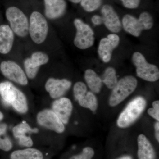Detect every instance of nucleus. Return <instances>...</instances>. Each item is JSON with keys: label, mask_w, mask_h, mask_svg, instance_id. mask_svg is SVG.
I'll return each instance as SVG.
<instances>
[{"label": "nucleus", "mask_w": 159, "mask_h": 159, "mask_svg": "<svg viewBox=\"0 0 159 159\" xmlns=\"http://www.w3.org/2000/svg\"><path fill=\"white\" fill-rule=\"evenodd\" d=\"M0 95L6 103L11 105L19 112H27L28 106L25 96L11 82L0 83Z\"/></svg>", "instance_id": "obj_1"}, {"label": "nucleus", "mask_w": 159, "mask_h": 159, "mask_svg": "<svg viewBox=\"0 0 159 159\" xmlns=\"http://www.w3.org/2000/svg\"><path fill=\"white\" fill-rule=\"evenodd\" d=\"M153 18L149 12L144 11L138 19L130 14H126L122 20V27L126 32L134 37H139L143 30H148L153 27Z\"/></svg>", "instance_id": "obj_2"}, {"label": "nucleus", "mask_w": 159, "mask_h": 159, "mask_svg": "<svg viewBox=\"0 0 159 159\" xmlns=\"http://www.w3.org/2000/svg\"><path fill=\"white\" fill-rule=\"evenodd\" d=\"M147 102L145 98L138 97L131 101L119 115L117 125L120 128H126L139 119L146 108Z\"/></svg>", "instance_id": "obj_3"}, {"label": "nucleus", "mask_w": 159, "mask_h": 159, "mask_svg": "<svg viewBox=\"0 0 159 159\" xmlns=\"http://www.w3.org/2000/svg\"><path fill=\"white\" fill-rule=\"evenodd\" d=\"M138 85L136 78L133 76H126L118 80L112 89L110 97V105L116 106L135 91Z\"/></svg>", "instance_id": "obj_4"}, {"label": "nucleus", "mask_w": 159, "mask_h": 159, "mask_svg": "<svg viewBox=\"0 0 159 159\" xmlns=\"http://www.w3.org/2000/svg\"><path fill=\"white\" fill-rule=\"evenodd\" d=\"M132 60L135 66L138 77L150 82H155L159 79L158 68L156 66L148 62L142 53L134 52L133 54Z\"/></svg>", "instance_id": "obj_5"}, {"label": "nucleus", "mask_w": 159, "mask_h": 159, "mask_svg": "<svg viewBox=\"0 0 159 159\" xmlns=\"http://www.w3.org/2000/svg\"><path fill=\"white\" fill-rule=\"evenodd\" d=\"M29 32L32 40L38 44L45 40L48 32V25L44 16L38 11L31 13L29 23Z\"/></svg>", "instance_id": "obj_6"}, {"label": "nucleus", "mask_w": 159, "mask_h": 159, "mask_svg": "<svg viewBox=\"0 0 159 159\" xmlns=\"http://www.w3.org/2000/svg\"><path fill=\"white\" fill-rule=\"evenodd\" d=\"M6 17L14 33L21 37H25L29 32V22L27 16L16 7H9L6 11Z\"/></svg>", "instance_id": "obj_7"}, {"label": "nucleus", "mask_w": 159, "mask_h": 159, "mask_svg": "<svg viewBox=\"0 0 159 159\" xmlns=\"http://www.w3.org/2000/svg\"><path fill=\"white\" fill-rule=\"evenodd\" d=\"M74 24L77 31L74 39L75 46L81 50H85L92 47L95 42L93 29L80 19L74 20Z\"/></svg>", "instance_id": "obj_8"}, {"label": "nucleus", "mask_w": 159, "mask_h": 159, "mask_svg": "<svg viewBox=\"0 0 159 159\" xmlns=\"http://www.w3.org/2000/svg\"><path fill=\"white\" fill-rule=\"evenodd\" d=\"M0 70L3 75L11 81L21 85L28 84V79L25 72L14 61L10 60L2 61L0 65Z\"/></svg>", "instance_id": "obj_9"}, {"label": "nucleus", "mask_w": 159, "mask_h": 159, "mask_svg": "<svg viewBox=\"0 0 159 159\" xmlns=\"http://www.w3.org/2000/svg\"><path fill=\"white\" fill-rule=\"evenodd\" d=\"M37 120L40 125L57 133H62L65 129L63 123L51 110L46 109L39 113Z\"/></svg>", "instance_id": "obj_10"}, {"label": "nucleus", "mask_w": 159, "mask_h": 159, "mask_svg": "<svg viewBox=\"0 0 159 159\" xmlns=\"http://www.w3.org/2000/svg\"><path fill=\"white\" fill-rule=\"evenodd\" d=\"M119 42L120 38L116 33L108 34L107 37L100 40L98 53L103 62L107 63L110 61L113 51L119 46Z\"/></svg>", "instance_id": "obj_11"}, {"label": "nucleus", "mask_w": 159, "mask_h": 159, "mask_svg": "<svg viewBox=\"0 0 159 159\" xmlns=\"http://www.w3.org/2000/svg\"><path fill=\"white\" fill-rule=\"evenodd\" d=\"M49 60L48 54L41 51H37L31 54V57L26 58L24 66L27 76L30 79L36 77L41 66L46 64Z\"/></svg>", "instance_id": "obj_12"}, {"label": "nucleus", "mask_w": 159, "mask_h": 159, "mask_svg": "<svg viewBox=\"0 0 159 159\" xmlns=\"http://www.w3.org/2000/svg\"><path fill=\"white\" fill-rule=\"evenodd\" d=\"M101 14L103 23L109 31L116 34L121 31L122 22L112 6L104 5L101 9Z\"/></svg>", "instance_id": "obj_13"}, {"label": "nucleus", "mask_w": 159, "mask_h": 159, "mask_svg": "<svg viewBox=\"0 0 159 159\" xmlns=\"http://www.w3.org/2000/svg\"><path fill=\"white\" fill-rule=\"evenodd\" d=\"M72 83L66 79L49 78L45 84V89L53 99L62 97L70 88Z\"/></svg>", "instance_id": "obj_14"}, {"label": "nucleus", "mask_w": 159, "mask_h": 159, "mask_svg": "<svg viewBox=\"0 0 159 159\" xmlns=\"http://www.w3.org/2000/svg\"><path fill=\"white\" fill-rule=\"evenodd\" d=\"M52 111L57 115L63 124H67L72 114L73 105L68 98H60L52 104Z\"/></svg>", "instance_id": "obj_15"}, {"label": "nucleus", "mask_w": 159, "mask_h": 159, "mask_svg": "<svg viewBox=\"0 0 159 159\" xmlns=\"http://www.w3.org/2000/svg\"><path fill=\"white\" fill-rule=\"evenodd\" d=\"M46 17L56 19L61 17L65 12L66 3L65 0H44Z\"/></svg>", "instance_id": "obj_16"}, {"label": "nucleus", "mask_w": 159, "mask_h": 159, "mask_svg": "<svg viewBox=\"0 0 159 159\" xmlns=\"http://www.w3.org/2000/svg\"><path fill=\"white\" fill-rule=\"evenodd\" d=\"M14 40V32L8 25H0V53L8 54L12 48Z\"/></svg>", "instance_id": "obj_17"}, {"label": "nucleus", "mask_w": 159, "mask_h": 159, "mask_svg": "<svg viewBox=\"0 0 159 159\" xmlns=\"http://www.w3.org/2000/svg\"><path fill=\"white\" fill-rule=\"evenodd\" d=\"M138 157L139 159H155V152L153 146L144 134L138 138Z\"/></svg>", "instance_id": "obj_18"}, {"label": "nucleus", "mask_w": 159, "mask_h": 159, "mask_svg": "<svg viewBox=\"0 0 159 159\" xmlns=\"http://www.w3.org/2000/svg\"><path fill=\"white\" fill-rule=\"evenodd\" d=\"M84 79L91 92L98 93L101 91L102 85V79L93 70L88 69L84 73Z\"/></svg>", "instance_id": "obj_19"}, {"label": "nucleus", "mask_w": 159, "mask_h": 159, "mask_svg": "<svg viewBox=\"0 0 159 159\" xmlns=\"http://www.w3.org/2000/svg\"><path fill=\"white\" fill-rule=\"evenodd\" d=\"M11 159H43L42 153L34 148H27L13 152L10 157Z\"/></svg>", "instance_id": "obj_20"}, {"label": "nucleus", "mask_w": 159, "mask_h": 159, "mask_svg": "<svg viewBox=\"0 0 159 159\" xmlns=\"http://www.w3.org/2000/svg\"><path fill=\"white\" fill-rule=\"evenodd\" d=\"M77 101L81 107L89 109L93 112L97 110L98 107V101L97 97L92 92H87L84 96Z\"/></svg>", "instance_id": "obj_21"}, {"label": "nucleus", "mask_w": 159, "mask_h": 159, "mask_svg": "<svg viewBox=\"0 0 159 159\" xmlns=\"http://www.w3.org/2000/svg\"><path fill=\"white\" fill-rule=\"evenodd\" d=\"M101 79L102 83H104L111 89H113L115 88L118 81L116 72L115 69L111 67H109L106 69Z\"/></svg>", "instance_id": "obj_22"}, {"label": "nucleus", "mask_w": 159, "mask_h": 159, "mask_svg": "<svg viewBox=\"0 0 159 159\" xmlns=\"http://www.w3.org/2000/svg\"><path fill=\"white\" fill-rule=\"evenodd\" d=\"M38 132L39 130L37 129H31L30 125L25 121H23L22 123L15 126L13 129L14 136L18 139L19 140L29 137L26 135V134L29 133H36Z\"/></svg>", "instance_id": "obj_23"}, {"label": "nucleus", "mask_w": 159, "mask_h": 159, "mask_svg": "<svg viewBox=\"0 0 159 159\" xmlns=\"http://www.w3.org/2000/svg\"><path fill=\"white\" fill-rule=\"evenodd\" d=\"M7 125L6 123L0 124V149L8 151L11 149L12 144L6 134Z\"/></svg>", "instance_id": "obj_24"}, {"label": "nucleus", "mask_w": 159, "mask_h": 159, "mask_svg": "<svg viewBox=\"0 0 159 159\" xmlns=\"http://www.w3.org/2000/svg\"><path fill=\"white\" fill-rule=\"evenodd\" d=\"M80 3L83 9L85 11L93 12L100 7L102 0H81Z\"/></svg>", "instance_id": "obj_25"}, {"label": "nucleus", "mask_w": 159, "mask_h": 159, "mask_svg": "<svg viewBox=\"0 0 159 159\" xmlns=\"http://www.w3.org/2000/svg\"><path fill=\"white\" fill-rule=\"evenodd\" d=\"M87 93V88L84 83L77 82L74 87V94L75 100L78 101Z\"/></svg>", "instance_id": "obj_26"}, {"label": "nucleus", "mask_w": 159, "mask_h": 159, "mask_svg": "<svg viewBox=\"0 0 159 159\" xmlns=\"http://www.w3.org/2000/svg\"><path fill=\"white\" fill-rule=\"evenodd\" d=\"M94 155L93 149L91 147H87L84 148L81 153L72 157L70 159H92Z\"/></svg>", "instance_id": "obj_27"}, {"label": "nucleus", "mask_w": 159, "mask_h": 159, "mask_svg": "<svg viewBox=\"0 0 159 159\" xmlns=\"http://www.w3.org/2000/svg\"><path fill=\"white\" fill-rule=\"evenodd\" d=\"M152 108L148 109V113L149 116L155 119L157 122L159 121V100L152 102Z\"/></svg>", "instance_id": "obj_28"}, {"label": "nucleus", "mask_w": 159, "mask_h": 159, "mask_svg": "<svg viewBox=\"0 0 159 159\" xmlns=\"http://www.w3.org/2000/svg\"><path fill=\"white\" fill-rule=\"evenodd\" d=\"M123 6L127 9H136L140 5L141 0H120Z\"/></svg>", "instance_id": "obj_29"}, {"label": "nucleus", "mask_w": 159, "mask_h": 159, "mask_svg": "<svg viewBox=\"0 0 159 159\" xmlns=\"http://www.w3.org/2000/svg\"><path fill=\"white\" fill-rule=\"evenodd\" d=\"M92 23L94 25L96 26L101 25L103 23L102 16L98 15H95L93 16L91 19Z\"/></svg>", "instance_id": "obj_30"}, {"label": "nucleus", "mask_w": 159, "mask_h": 159, "mask_svg": "<svg viewBox=\"0 0 159 159\" xmlns=\"http://www.w3.org/2000/svg\"><path fill=\"white\" fill-rule=\"evenodd\" d=\"M155 136L157 141H159V123L157 122L155 124Z\"/></svg>", "instance_id": "obj_31"}, {"label": "nucleus", "mask_w": 159, "mask_h": 159, "mask_svg": "<svg viewBox=\"0 0 159 159\" xmlns=\"http://www.w3.org/2000/svg\"><path fill=\"white\" fill-rule=\"evenodd\" d=\"M118 159H133L132 157L130 156H124L123 157H122Z\"/></svg>", "instance_id": "obj_32"}, {"label": "nucleus", "mask_w": 159, "mask_h": 159, "mask_svg": "<svg viewBox=\"0 0 159 159\" xmlns=\"http://www.w3.org/2000/svg\"><path fill=\"white\" fill-rule=\"evenodd\" d=\"M70 1L72 2L75 3V4H77V3H80L81 2V0H69Z\"/></svg>", "instance_id": "obj_33"}, {"label": "nucleus", "mask_w": 159, "mask_h": 159, "mask_svg": "<svg viewBox=\"0 0 159 159\" xmlns=\"http://www.w3.org/2000/svg\"><path fill=\"white\" fill-rule=\"evenodd\" d=\"M3 117H4V116H3L2 113L0 111V121L2 120Z\"/></svg>", "instance_id": "obj_34"}]
</instances>
